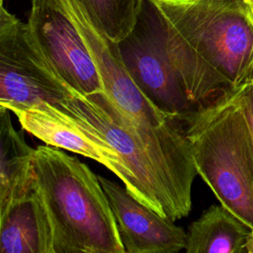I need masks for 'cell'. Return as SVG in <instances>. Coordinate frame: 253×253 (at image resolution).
Segmentation results:
<instances>
[{"label": "cell", "instance_id": "obj_5", "mask_svg": "<svg viewBox=\"0 0 253 253\" xmlns=\"http://www.w3.org/2000/svg\"><path fill=\"white\" fill-rule=\"evenodd\" d=\"M52 105L104 138L133 172L150 201L152 210L172 221L176 220L148 154L126 126L120 111L105 91L90 95L74 92Z\"/></svg>", "mask_w": 253, "mask_h": 253}, {"label": "cell", "instance_id": "obj_8", "mask_svg": "<svg viewBox=\"0 0 253 253\" xmlns=\"http://www.w3.org/2000/svg\"><path fill=\"white\" fill-rule=\"evenodd\" d=\"M116 217L126 253H177L185 250L187 232L138 202L126 187L98 176Z\"/></svg>", "mask_w": 253, "mask_h": 253}, {"label": "cell", "instance_id": "obj_11", "mask_svg": "<svg viewBox=\"0 0 253 253\" xmlns=\"http://www.w3.org/2000/svg\"><path fill=\"white\" fill-rule=\"evenodd\" d=\"M187 253H253V231L222 205H212L189 225Z\"/></svg>", "mask_w": 253, "mask_h": 253}, {"label": "cell", "instance_id": "obj_3", "mask_svg": "<svg viewBox=\"0 0 253 253\" xmlns=\"http://www.w3.org/2000/svg\"><path fill=\"white\" fill-rule=\"evenodd\" d=\"M180 123L198 174L253 231V133L236 89L196 107Z\"/></svg>", "mask_w": 253, "mask_h": 253}, {"label": "cell", "instance_id": "obj_13", "mask_svg": "<svg viewBox=\"0 0 253 253\" xmlns=\"http://www.w3.org/2000/svg\"><path fill=\"white\" fill-rule=\"evenodd\" d=\"M236 93L253 133V78L241 87L237 88Z\"/></svg>", "mask_w": 253, "mask_h": 253}, {"label": "cell", "instance_id": "obj_14", "mask_svg": "<svg viewBox=\"0 0 253 253\" xmlns=\"http://www.w3.org/2000/svg\"><path fill=\"white\" fill-rule=\"evenodd\" d=\"M248 1H249L250 5H251V8H252V10H253V0H248Z\"/></svg>", "mask_w": 253, "mask_h": 253}, {"label": "cell", "instance_id": "obj_1", "mask_svg": "<svg viewBox=\"0 0 253 253\" xmlns=\"http://www.w3.org/2000/svg\"><path fill=\"white\" fill-rule=\"evenodd\" d=\"M143 8L195 107L253 78L248 0H143Z\"/></svg>", "mask_w": 253, "mask_h": 253}, {"label": "cell", "instance_id": "obj_6", "mask_svg": "<svg viewBox=\"0 0 253 253\" xmlns=\"http://www.w3.org/2000/svg\"><path fill=\"white\" fill-rule=\"evenodd\" d=\"M119 48L128 74L161 113L180 121L196 108L188 99L143 6L133 30L119 42Z\"/></svg>", "mask_w": 253, "mask_h": 253}, {"label": "cell", "instance_id": "obj_7", "mask_svg": "<svg viewBox=\"0 0 253 253\" xmlns=\"http://www.w3.org/2000/svg\"><path fill=\"white\" fill-rule=\"evenodd\" d=\"M22 128L45 144L95 160L124 183L128 193L152 210L144 190L121 155L96 131L84 126L52 104L33 108H11Z\"/></svg>", "mask_w": 253, "mask_h": 253}, {"label": "cell", "instance_id": "obj_12", "mask_svg": "<svg viewBox=\"0 0 253 253\" xmlns=\"http://www.w3.org/2000/svg\"><path fill=\"white\" fill-rule=\"evenodd\" d=\"M95 26L119 43L133 30L143 0H79Z\"/></svg>", "mask_w": 253, "mask_h": 253}, {"label": "cell", "instance_id": "obj_10", "mask_svg": "<svg viewBox=\"0 0 253 253\" xmlns=\"http://www.w3.org/2000/svg\"><path fill=\"white\" fill-rule=\"evenodd\" d=\"M0 252L53 253L50 221L37 190L0 215Z\"/></svg>", "mask_w": 253, "mask_h": 253}, {"label": "cell", "instance_id": "obj_9", "mask_svg": "<svg viewBox=\"0 0 253 253\" xmlns=\"http://www.w3.org/2000/svg\"><path fill=\"white\" fill-rule=\"evenodd\" d=\"M10 113L0 105V215L36 191L35 149L15 129Z\"/></svg>", "mask_w": 253, "mask_h": 253}, {"label": "cell", "instance_id": "obj_4", "mask_svg": "<svg viewBox=\"0 0 253 253\" xmlns=\"http://www.w3.org/2000/svg\"><path fill=\"white\" fill-rule=\"evenodd\" d=\"M74 91L56 74L24 23L0 0V105L55 104Z\"/></svg>", "mask_w": 253, "mask_h": 253}, {"label": "cell", "instance_id": "obj_2", "mask_svg": "<svg viewBox=\"0 0 253 253\" xmlns=\"http://www.w3.org/2000/svg\"><path fill=\"white\" fill-rule=\"evenodd\" d=\"M35 172L53 253H126L109 199L88 165L45 144L35 149Z\"/></svg>", "mask_w": 253, "mask_h": 253}]
</instances>
